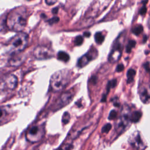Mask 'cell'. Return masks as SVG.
Instances as JSON below:
<instances>
[{
	"label": "cell",
	"instance_id": "1",
	"mask_svg": "<svg viewBox=\"0 0 150 150\" xmlns=\"http://www.w3.org/2000/svg\"><path fill=\"white\" fill-rule=\"evenodd\" d=\"M28 13L24 6H19L10 11L6 18L8 28L16 32H20L25 28L27 22Z\"/></svg>",
	"mask_w": 150,
	"mask_h": 150
},
{
	"label": "cell",
	"instance_id": "2",
	"mask_svg": "<svg viewBox=\"0 0 150 150\" xmlns=\"http://www.w3.org/2000/svg\"><path fill=\"white\" fill-rule=\"evenodd\" d=\"M28 36L25 33H19L11 38L6 44L10 53L16 54L23 51L28 45Z\"/></svg>",
	"mask_w": 150,
	"mask_h": 150
},
{
	"label": "cell",
	"instance_id": "3",
	"mask_svg": "<svg viewBox=\"0 0 150 150\" xmlns=\"http://www.w3.org/2000/svg\"><path fill=\"white\" fill-rule=\"evenodd\" d=\"M69 72L67 70H60L55 72L50 78V84L53 91H59L64 88L69 81Z\"/></svg>",
	"mask_w": 150,
	"mask_h": 150
},
{
	"label": "cell",
	"instance_id": "4",
	"mask_svg": "<svg viewBox=\"0 0 150 150\" xmlns=\"http://www.w3.org/2000/svg\"><path fill=\"white\" fill-rule=\"evenodd\" d=\"M33 56L39 60H46L49 59L54 56L53 52L49 48L39 46L36 47L33 52Z\"/></svg>",
	"mask_w": 150,
	"mask_h": 150
},
{
	"label": "cell",
	"instance_id": "5",
	"mask_svg": "<svg viewBox=\"0 0 150 150\" xmlns=\"http://www.w3.org/2000/svg\"><path fill=\"white\" fill-rule=\"evenodd\" d=\"M73 96L70 91L63 93L53 105V110L57 111L69 104L73 100Z\"/></svg>",
	"mask_w": 150,
	"mask_h": 150
},
{
	"label": "cell",
	"instance_id": "6",
	"mask_svg": "<svg viewBox=\"0 0 150 150\" xmlns=\"http://www.w3.org/2000/svg\"><path fill=\"white\" fill-rule=\"evenodd\" d=\"M43 134V128L39 126L34 125L29 129L26 134V137L27 139L30 142H35L41 139Z\"/></svg>",
	"mask_w": 150,
	"mask_h": 150
},
{
	"label": "cell",
	"instance_id": "7",
	"mask_svg": "<svg viewBox=\"0 0 150 150\" xmlns=\"http://www.w3.org/2000/svg\"><path fill=\"white\" fill-rule=\"evenodd\" d=\"M97 50L94 47L91 48L90 50H88L85 54H84L78 60L77 66L80 68L83 67L84 66H86L90 62L96 59L97 57Z\"/></svg>",
	"mask_w": 150,
	"mask_h": 150
},
{
	"label": "cell",
	"instance_id": "8",
	"mask_svg": "<svg viewBox=\"0 0 150 150\" xmlns=\"http://www.w3.org/2000/svg\"><path fill=\"white\" fill-rule=\"evenodd\" d=\"M121 49L122 46L121 43L118 41L115 42L112 49L108 56V61L110 63H114L119 60L121 54Z\"/></svg>",
	"mask_w": 150,
	"mask_h": 150
},
{
	"label": "cell",
	"instance_id": "9",
	"mask_svg": "<svg viewBox=\"0 0 150 150\" xmlns=\"http://www.w3.org/2000/svg\"><path fill=\"white\" fill-rule=\"evenodd\" d=\"M129 120H130V117H129L128 114L126 113L122 114L115 125V129L117 132L119 133L122 132L127 127Z\"/></svg>",
	"mask_w": 150,
	"mask_h": 150
},
{
	"label": "cell",
	"instance_id": "10",
	"mask_svg": "<svg viewBox=\"0 0 150 150\" xmlns=\"http://www.w3.org/2000/svg\"><path fill=\"white\" fill-rule=\"evenodd\" d=\"M4 85L10 90H13L17 86L18 79L13 74H9L6 76L4 79Z\"/></svg>",
	"mask_w": 150,
	"mask_h": 150
},
{
	"label": "cell",
	"instance_id": "11",
	"mask_svg": "<svg viewBox=\"0 0 150 150\" xmlns=\"http://www.w3.org/2000/svg\"><path fill=\"white\" fill-rule=\"evenodd\" d=\"M25 60V58L22 55H15L9 60V63L11 66H19Z\"/></svg>",
	"mask_w": 150,
	"mask_h": 150
},
{
	"label": "cell",
	"instance_id": "12",
	"mask_svg": "<svg viewBox=\"0 0 150 150\" xmlns=\"http://www.w3.org/2000/svg\"><path fill=\"white\" fill-rule=\"evenodd\" d=\"M57 59L59 60H61L64 62H67L70 59L69 55L65 52L63 51H59L57 53Z\"/></svg>",
	"mask_w": 150,
	"mask_h": 150
},
{
	"label": "cell",
	"instance_id": "13",
	"mask_svg": "<svg viewBox=\"0 0 150 150\" xmlns=\"http://www.w3.org/2000/svg\"><path fill=\"white\" fill-rule=\"evenodd\" d=\"M74 146L71 141H66L57 150H73Z\"/></svg>",
	"mask_w": 150,
	"mask_h": 150
},
{
	"label": "cell",
	"instance_id": "14",
	"mask_svg": "<svg viewBox=\"0 0 150 150\" xmlns=\"http://www.w3.org/2000/svg\"><path fill=\"white\" fill-rule=\"evenodd\" d=\"M142 116V113L139 111H134L130 117V121L132 122H137Z\"/></svg>",
	"mask_w": 150,
	"mask_h": 150
},
{
	"label": "cell",
	"instance_id": "15",
	"mask_svg": "<svg viewBox=\"0 0 150 150\" xmlns=\"http://www.w3.org/2000/svg\"><path fill=\"white\" fill-rule=\"evenodd\" d=\"M131 144L135 147H139L140 145H141L142 144L141 137L139 134H137L134 138L132 141L131 142Z\"/></svg>",
	"mask_w": 150,
	"mask_h": 150
},
{
	"label": "cell",
	"instance_id": "16",
	"mask_svg": "<svg viewBox=\"0 0 150 150\" xmlns=\"http://www.w3.org/2000/svg\"><path fill=\"white\" fill-rule=\"evenodd\" d=\"M135 73H136L135 70L132 69H130L128 70V71L127 73V82L128 83H130L133 81L134 77L135 75Z\"/></svg>",
	"mask_w": 150,
	"mask_h": 150
},
{
	"label": "cell",
	"instance_id": "17",
	"mask_svg": "<svg viewBox=\"0 0 150 150\" xmlns=\"http://www.w3.org/2000/svg\"><path fill=\"white\" fill-rule=\"evenodd\" d=\"M94 39L97 44L101 45L104 40V36L101 32H96L94 35Z\"/></svg>",
	"mask_w": 150,
	"mask_h": 150
},
{
	"label": "cell",
	"instance_id": "18",
	"mask_svg": "<svg viewBox=\"0 0 150 150\" xmlns=\"http://www.w3.org/2000/svg\"><path fill=\"white\" fill-rule=\"evenodd\" d=\"M140 96H141V98L142 100V101L144 103H145V101H148L150 98L148 90L145 88H144L142 90V91L141 92Z\"/></svg>",
	"mask_w": 150,
	"mask_h": 150
},
{
	"label": "cell",
	"instance_id": "19",
	"mask_svg": "<svg viewBox=\"0 0 150 150\" xmlns=\"http://www.w3.org/2000/svg\"><path fill=\"white\" fill-rule=\"evenodd\" d=\"M136 45V42L134 40H129L127 45L126 46V52L129 53L131 52V50L133 47H135Z\"/></svg>",
	"mask_w": 150,
	"mask_h": 150
},
{
	"label": "cell",
	"instance_id": "20",
	"mask_svg": "<svg viewBox=\"0 0 150 150\" xmlns=\"http://www.w3.org/2000/svg\"><path fill=\"white\" fill-rule=\"evenodd\" d=\"M142 31H143V27H142V26L141 25H139L135 26V27L134 28H133V29L132 30V32L134 35H137V36L140 35V34L142 33Z\"/></svg>",
	"mask_w": 150,
	"mask_h": 150
},
{
	"label": "cell",
	"instance_id": "21",
	"mask_svg": "<svg viewBox=\"0 0 150 150\" xmlns=\"http://www.w3.org/2000/svg\"><path fill=\"white\" fill-rule=\"evenodd\" d=\"M70 120V115L68 112H64L63 116H62V122L64 124H67Z\"/></svg>",
	"mask_w": 150,
	"mask_h": 150
},
{
	"label": "cell",
	"instance_id": "22",
	"mask_svg": "<svg viewBox=\"0 0 150 150\" xmlns=\"http://www.w3.org/2000/svg\"><path fill=\"white\" fill-rule=\"evenodd\" d=\"M111 127H112V125L110 123H108V124H106L105 125H104L103 128H102V129H101V132L103 133H108L110 129H111Z\"/></svg>",
	"mask_w": 150,
	"mask_h": 150
},
{
	"label": "cell",
	"instance_id": "23",
	"mask_svg": "<svg viewBox=\"0 0 150 150\" xmlns=\"http://www.w3.org/2000/svg\"><path fill=\"white\" fill-rule=\"evenodd\" d=\"M116 85H117L116 79H112V80L109 81L108 83V84H107V91L108 92V91L110 90V89L111 88L114 87Z\"/></svg>",
	"mask_w": 150,
	"mask_h": 150
},
{
	"label": "cell",
	"instance_id": "24",
	"mask_svg": "<svg viewBox=\"0 0 150 150\" xmlns=\"http://www.w3.org/2000/svg\"><path fill=\"white\" fill-rule=\"evenodd\" d=\"M83 42V38L81 36H77L74 39V44L76 46H80Z\"/></svg>",
	"mask_w": 150,
	"mask_h": 150
},
{
	"label": "cell",
	"instance_id": "25",
	"mask_svg": "<svg viewBox=\"0 0 150 150\" xmlns=\"http://www.w3.org/2000/svg\"><path fill=\"white\" fill-rule=\"evenodd\" d=\"M117 116V112L115 110H112L110 111L109 115H108V120H114L115 118H116Z\"/></svg>",
	"mask_w": 150,
	"mask_h": 150
},
{
	"label": "cell",
	"instance_id": "26",
	"mask_svg": "<svg viewBox=\"0 0 150 150\" xmlns=\"http://www.w3.org/2000/svg\"><path fill=\"white\" fill-rule=\"evenodd\" d=\"M59 18H58L57 16H54V17H53V18H50V19L47 20V22H48V23H49V25H53V24H54V23H57V22H59Z\"/></svg>",
	"mask_w": 150,
	"mask_h": 150
},
{
	"label": "cell",
	"instance_id": "27",
	"mask_svg": "<svg viewBox=\"0 0 150 150\" xmlns=\"http://www.w3.org/2000/svg\"><path fill=\"white\" fill-rule=\"evenodd\" d=\"M124 69V66L122 64H119L116 67V71L117 72H121Z\"/></svg>",
	"mask_w": 150,
	"mask_h": 150
},
{
	"label": "cell",
	"instance_id": "28",
	"mask_svg": "<svg viewBox=\"0 0 150 150\" xmlns=\"http://www.w3.org/2000/svg\"><path fill=\"white\" fill-rule=\"evenodd\" d=\"M146 12V8L145 6H143L141 9L139 10V14L142 15H144L145 14V13Z\"/></svg>",
	"mask_w": 150,
	"mask_h": 150
},
{
	"label": "cell",
	"instance_id": "29",
	"mask_svg": "<svg viewBox=\"0 0 150 150\" xmlns=\"http://www.w3.org/2000/svg\"><path fill=\"white\" fill-rule=\"evenodd\" d=\"M57 2V0H45V2L48 5L54 4Z\"/></svg>",
	"mask_w": 150,
	"mask_h": 150
},
{
	"label": "cell",
	"instance_id": "30",
	"mask_svg": "<svg viewBox=\"0 0 150 150\" xmlns=\"http://www.w3.org/2000/svg\"><path fill=\"white\" fill-rule=\"evenodd\" d=\"M144 68L145 69V70L147 71H150V67H149V63L148 62H146L144 64Z\"/></svg>",
	"mask_w": 150,
	"mask_h": 150
},
{
	"label": "cell",
	"instance_id": "31",
	"mask_svg": "<svg viewBox=\"0 0 150 150\" xmlns=\"http://www.w3.org/2000/svg\"><path fill=\"white\" fill-rule=\"evenodd\" d=\"M58 11H59L58 7H56V8H54L52 9V13H53V14H57V12H58Z\"/></svg>",
	"mask_w": 150,
	"mask_h": 150
},
{
	"label": "cell",
	"instance_id": "32",
	"mask_svg": "<svg viewBox=\"0 0 150 150\" xmlns=\"http://www.w3.org/2000/svg\"><path fill=\"white\" fill-rule=\"evenodd\" d=\"M90 35H91V33L88 32H86L84 33V36H86V38H88L89 36H90Z\"/></svg>",
	"mask_w": 150,
	"mask_h": 150
},
{
	"label": "cell",
	"instance_id": "33",
	"mask_svg": "<svg viewBox=\"0 0 150 150\" xmlns=\"http://www.w3.org/2000/svg\"><path fill=\"white\" fill-rule=\"evenodd\" d=\"M147 39H148V38H147V36H146V35H145L144 36V38H143V43H145L146 42V40H147Z\"/></svg>",
	"mask_w": 150,
	"mask_h": 150
},
{
	"label": "cell",
	"instance_id": "34",
	"mask_svg": "<svg viewBox=\"0 0 150 150\" xmlns=\"http://www.w3.org/2000/svg\"><path fill=\"white\" fill-rule=\"evenodd\" d=\"M147 2H148V0H145V1H143V4H144V5H145V4H146Z\"/></svg>",
	"mask_w": 150,
	"mask_h": 150
},
{
	"label": "cell",
	"instance_id": "35",
	"mask_svg": "<svg viewBox=\"0 0 150 150\" xmlns=\"http://www.w3.org/2000/svg\"><path fill=\"white\" fill-rule=\"evenodd\" d=\"M27 1H30V0H27Z\"/></svg>",
	"mask_w": 150,
	"mask_h": 150
}]
</instances>
